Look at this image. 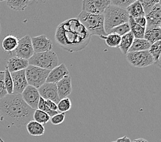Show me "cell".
<instances>
[{
  "instance_id": "obj_36",
  "label": "cell",
  "mask_w": 161,
  "mask_h": 142,
  "mask_svg": "<svg viewBox=\"0 0 161 142\" xmlns=\"http://www.w3.org/2000/svg\"><path fill=\"white\" fill-rule=\"evenodd\" d=\"M45 105L49 110L53 111H58V108H57V104L54 102L49 101V100H45Z\"/></svg>"
},
{
  "instance_id": "obj_31",
  "label": "cell",
  "mask_w": 161,
  "mask_h": 142,
  "mask_svg": "<svg viewBox=\"0 0 161 142\" xmlns=\"http://www.w3.org/2000/svg\"><path fill=\"white\" fill-rule=\"evenodd\" d=\"M130 32V28L128 23H125V24H121L120 25H118L117 27H114L112 29L110 30L108 34H116L117 35L122 36L125 35V34H127Z\"/></svg>"
},
{
  "instance_id": "obj_41",
  "label": "cell",
  "mask_w": 161,
  "mask_h": 142,
  "mask_svg": "<svg viewBox=\"0 0 161 142\" xmlns=\"http://www.w3.org/2000/svg\"><path fill=\"white\" fill-rule=\"evenodd\" d=\"M3 1H6V0H0V2H3Z\"/></svg>"
},
{
  "instance_id": "obj_26",
  "label": "cell",
  "mask_w": 161,
  "mask_h": 142,
  "mask_svg": "<svg viewBox=\"0 0 161 142\" xmlns=\"http://www.w3.org/2000/svg\"><path fill=\"white\" fill-rule=\"evenodd\" d=\"M6 4L10 9L15 11H23L28 6L32 0H6Z\"/></svg>"
},
{
  "instance_id": "obj_13",
  "label": "cell",
  "mask_w": 161,
  "mask_h": 142,
  "mask_svg": "<svg viewBox=\"0 0 161 142\" xmlns=\"http://www.w3.org/2000/svg\"><path fill=\"white\" fill-rule=\"evenodd\" d=\"M10 75L13 82V94H21L25 88L28 86L25 70L11 72Z\"/></svg>"
},
{
  "instance_id": "obj_25",
  "label": "cell",
  "mask_w": 161,
  "mask_h": 142,
  "mask_svg": "<svg viewBox=\"0 0 161 142\" xmlns=\"http://www.w3.org/2000/svg\"><path fill=\"white\" fill-rule=\"evenodd\" d=\"M161 42L160 40L151 45L150 47L148 49V51L152 56L154 61V64L156 66L160 67V50H161Z\"/></svg>"
},
{
  "instance_id": "obj_11",
  "label": "cell",
  "mask_w": 161,
  "mask_h": 142,
  "mask_svg": "<svg viewBox=\"0 0 161 142\" xmlns=\"http://www.w3.org/2000/svg\"><path fill=\"white\" fill-rule=\"evenodd\" d=\"M147 25L145 29L155 28H160L161 26V8L160 3L156 4L149 12L145 14Z\"/></svg>"
},
{
  "instance_id": "obj_6",
  "label": "cell",
  "mask_w": 161,
  "mask_h": 142,
  "mask_svg": "<svg viewBox=\"0 0 161 142\" xmlns=\"http://www.w3.org/2000/svg\"><path fill=\"white\" fill-rule=\"evenodd\" d=\"M49 71H50L29 65L25 69V76L28 85L39 89L46 82Z\"/></svg>"
},
{
  "instance_id": "obj_8",
  "label": "cell",
  "mask_w": 161,
  "mask_h": 142,
  "mask_svg": "<svg viewBox=\"0 0 161 142\" xmlns=\"http://www.w3.org/2000/svg\"><path fill=\"white\" fill-rule=\"evenodd\" d=\"M14 51L17 57L28 60L34 54L30 35H26L19 40L18 45Z\"/></svg>"
},
{
  "instance_id": "obj_16",
  "label": "cell",
  "mask_w": 161,
  "mask_h": 142,
  "mask_svg": "<svg viewBox=\"0 0 161 142\" xmlns=\"http://www.w3.org/2000/svg\"><path fill=\"white\" fill-rule=\"evenodd\" d=\"M56 86L60 100L68 97L72 92L71 76L69 75L65 76L56 83Z\"/></svg>"
},
{
  "instance_id": "obj_32",
  "label": "cell",
  "mask_w": 161,
  "mask_h": 142,
  "mask_svg": "<svg viewBox=\"0 0 161 142\" xmlns=\"http://www.w3.org/2000/svg\"><path fill=\"white\" fill-rule=\"evenodd\" d=\"M143 8L144 12L146 14L153 7L160 3V0H139Z\"/></svg>"
},
{
  "instance_id": "obj_7",
  "label": "cell",
  "mask_w": 161,
  "mask_h": 142,
  "mask_svg": "<svg viewBox=\"0 0 161 142\" xmlns=\"http://www.w3.org/2000/svg\"><path fill=\"white\" fill-rule=\"evenodd\" d=\"M126 55L128 62L134 67L145 68L154 64V59L148 50L143 51L128 52Z\"/></svg>"
},
{
  "instance_id": "obj_12",
  "label": "cell",
  "mask_w": 161,
  "mask_h": 142,
  "mask_svg": "<svg viewBox=\"0 0 161 142\" xmlns=\"http://www.w3.org/2000/svg\"><path fill=\"white\" fill-rule=\"evenodd\" d=\"M39 92L41 97L45 100H49L56 103V104L60 101L58 90H57L56 83H45L39 89Z\"/></svg>"
},
{
  "instance_id": "obj_43",
  "label": "cell",
  "mask_w": 161,
  "mask_h": 142,
  "mask_svg": "<svg viewBox=\"0 0 161 142\" xmlns=\"http://www.w3.org/2000/svg\"><path fill=\"white\" fill-rule=\"evenodd\" d=\"M36 1H39V0H36Z\"/></svg>"
},
{
  "instance_id": "obj_29",
  "label": "cell",
  "mask_w": 161,
  "mask_h": 142,
  "mask_svg": "<svg viewBox=\"0 0 161 142\" xmlns=\"http://www.w3.org/2000/svg\"><path fill=\"white\" fill-rule=\"evenodd\" d=\"M72 107L71 100L68 97L60 99L57 103V108L59 113H66L69 111Z\"/></svg>"
},
{
  "instance_id": "obj_27",
  "label": "cell",
  "mask_w": 161,
  "mask_h": 142,
  "mask_svg": "<svg viewBox=\"0 0 161 142\" xmlns=\"http://www.w3.org/2000/svg\"><path fill=\"white\" fill-rule=\"evenodd\" d=\"M107 46L111 48H117L121 42V36L116 34L110 33L103 38Z\"/></svg>"
},
{
  "instance_id": "obj_14",
  "label": "cell",
  "mask_w": 161,
  "mask_h": 142,
  "mask_svg": "<svg viewBox=\"0 0 161 142\" xmlns=\"http://www.w3.org/2000/svg\"><path fill=\"white\" fill-rule=\"evenodd\" d=\"M34 53L52 51L53 45L52 41L45 35H41L31 38Z\"/></svg>"
},
{
  "instance_id": "obj_9",
  "label": "cell",
  "mask_w": 161,
  "mask_h": 142,
  "mask_svg": "<svg viewBox=\"0 0 161 142\" xmlns=\"http://www.w3.org/2000/svg\"><path fill=\"white\" fill-rule=\"evenodd\" d=\"M110 5V0H83L82 10L91 14H103Z\"/></svg>"
},
{
  "instance_id": "obj_30",
  "label": "cell",
  "mask_w": 161,
  "mask_h": 142,
  "mask_svg": "<svg viewBox=\"0 0 161 142\" xmlns=\"http://www.w3.org/2000/svg\"><path fill=\"white\" fill-rule=\"evenodd\" d=\"M4 83L6 90L7 91L8 94H13V82L11 76L10 72L8 70V68H5L4 71Z\"/></svg>"
},
{
  "instance_id": "obj_35",
  "label": "cell",
  "mask_w": 161,
  "mask_h": 142,
  "mask_svg": "<svg viewBox=\"0 0 161 142\" xmlns=\"http://www.w3.org/2000/svg\"><path fill=\"white\" fill-rule=\"evenodd\" d=\"M64 118L65 114L64 113H58L51 117L49 121H50L52 122V124L53 125H59L60 124H62L64 122Z\"/></svg>"
},
{
  "instance_id": "obj_3",
  "label": "cell",
  "mask_w": 161,
  "mask_h": 142,
  "mask_svg": "<svg viewBox=\"0 0 161 142\" xmlns=\"http://www.w3.org/2000/svg\"><path fill=\"white\" fill-rule=\"evenodd\" d=\"M77 18L92 36H97L103 39L107 34L104 29V20L103 14H91L82 11Z\"/></svg>"
},
{
  "instance_id": "obj_15",
  "label": "cell",
  "mask_w": 161,
  "mask_h": 142,
  "mask_svg": "<svg viewBox=\"0 0 161 142\" xmlns=\"http://www.w3.org/2000/svg\"><path fill=\"white\" fill-rule=\"evenodd\" d=\"M68 75H69V71L67 69L66 65L61 64L49 71L45 83H57L59 81Z\"/></svg>"
},
{
  "instance_id": "obj_37",
  "label": "cell",
  "mask_w": 161,
  "mask_h": 142,
  "mask_svg": "<svg viewBox=\"0 0 161 142\" xmlns=\"http://www.w3.org/2000/svg\"><path fill=\"white\" fill-rule=\"evenodd\" d=\"M134 20L135 21V22L137 24H139L141 27H143V28H146L147 21H146V18H145V16L135 18H134Z\"/></svg>"
},
{
  "instance_id": "obj_21",
  "label": "cell",
  "mask_w": 161,
  "mask_h": 142,
  "mask_svg": "<svg viewBox=\"0 0 161 142\" xmlns=\"http://www.w3.org/2000/svg\"><path fill=\"white\" fill-rule=\"evenodd\" d=\"M19 39L13 35L6 36L2 41V46L5 51L11 53L15 51L18 45Z\"/></svg>"
},
{
  "instance_id": "obj_22",
  "label": "cell",
  "mask_w": 161,
  "mask_h": 142,
  "mask_svg": "<svg viewBox=\"0 0 161 142\" xmlns=\"http://www.w3.org/2000/svg\"><path fill=\"white\" fill-rule=\"evenodd\" d=\"M151 44L145 38H135L128 52L147 51L150 47Z\"/></svg>"
},
{
  "instance_id": "obj_17",
  "label": "cell",
  "mask_w": 161,
  "mask_h": 142,
  "mask_svg": "<svg viewBox=\"0 0 161 142\" xmlns=\"http://www.w3.org/2000/svg\"><path fill=\"white\" fill-rule=\"evenodd\" d=\"M28 66L29 62L28 60H25L15 56L11 57L8 60L6 66L11 73V72L25 70Z\"/></svg>"
},
{
  "instance_id": "obj_42",
  "label": "cell",
  "mask_w": 161,
  "mask_h": 142,
  "mask_svg": "<svg viewBox=\"0 0 161 142\" xmlns=\"http://www.w3.org/2000/svg\"><path fill=\"white\" fill-rule=\"evenodd\" d=\"M112 142H116V141H112Z\"/></svg>"
},
{
  "instance_id": "obj_4",
  "label": "cell",
  "mask_w": 161,
  "mask_h": 142,
  "mask_svg": "<svg viewBox=\"0 0 161 142\" xmlns=\"http://www.w3.org/2000/svg\"><path fill=\"white\" fill-rule=\"evenodd\" d=\"M104 29L108 34L114 27L128 23L129 14L125 9L110 5L103 13Z\"/></svg>"
},
{
  "instance_id": "obj_33",
  "label": "cell",
  "mask_w": 161,
  "mask_h": 142,
  "mask_svg": "<svg viewBox=\"0 0 161 142\" xmlns=\"http://www.w3.org/2000/svg\"><path fill=\"white\" fill-rule=\"evenodd\" d=\"M136 1V0H110V3L111 5L126 9V8Z\"/></svg>"
},
{
  "instance_id": "obj_19",
  "label": "cell",
  "mask_w": 161,
  "mask_h": 142,
  "mask_svg": "<svg viewBox=\"0 0 161 142\" xmlns=\"http://www.w3.org/2000/svg\"><path fill=\"white\" fill-rule=\"evenodd\" d=\"M125 10L128 12L129 16L132 17L134 18L145 16L143 8L139 0H136V2L130 4L128 7L126 8Z\"/></svg>"
},
{
  "instance_id": "obj_2",
  "label": "cell",
  "mask_w": 161,
  "mask_h": 142,
  "mask_svg": "<svg viewBox=\"0 0 161 142\" xmlns=\"http://www.w3.org/2000/svg\"><path fill=\"white\" fill-rule=\"evenodd\" d=\"M34 109L26 104L21 94H7L0 99V119L20 127L33 120Z\"/></svg>"
},
{
  "instance_id": "obj_28",
  "label": "cell",
  "mask_w": 161,
  "mask_h": 142,
  "mask_svg": "<svg viewBox=\"0 0 161 142\" xmlns=\"http://www.w3.org/2000/svg\"><path fill=\"white\" fill-rule=\"evenodd\" d=\"M33 119L34 121L43 125L47 123L49 121L50 116L47 113H45V111L37 109L34 110V112L33 113Z\"/></svg>"
},
{
  "instance_id": "obj_20",
  "label": "cell",
  "mask_w": 161,
  "mask_h": 142,
  "mask_svg": "<svg viewBox=\"0 0 161 142\" xmlns=\"http://www.w3.org/2000/svg\"><path fill=\"white\" fill-rule=\"evenodd\" d=\"M134 39H135V37H134L131 32L121 36V42L119 46V48L120 49L123 54L126 55L128 53L129 49L132 45Z\"/></svg>"
},
{
  "instance_id": "obj_39",
  "label": "cell",
  "mask_w": 161,
  "mask_h": 142,
  "mask_svg": "<svg viewBox=\"0 0 161 142\" xmlns=\"http://www.w3.org/2000/svg\"><path fill=\"white\" fill-rule=\"evenodd\" d=\"M132 142H148V141H147L145 139H143V138H139V139H135Z\"/></svg>"
},
{
  "instance_id": "obj_24",
  "label": "cell",
  "mask_w": 161,
  "mask_h": 142,
  "mask_svg": "<svg viewBox=\"0 0 161 142\" xmlns=\"http://www.w3.org/2000/svg\"><path fill=\"white\" fill-rule=\"evenodd\" d=\"M128 24L130 25V32L133 34L135 38H144V34L145 32V28L137 24L134 20V18L130 17H129Z\"/></svg>"
},
{
  "instance_id": "obj_40",
  "label": "cell",
  "mask_w": 161,
  "mask_h": 142,
  "mask_svg": "<svg viewBox=\"0 0 161 142\" xmlns=\"http://www.w3.org/2000/svg\"><path fill=\"white\" fill-rule=\"evenodd\" d=\"M0 142H4V141H3V140L2 139L1 137H0Z\"/></svg>"
},
{
  "instance_id": "obj_34",
  "label": "cell",
  "mask_w": 161,
  "mask_h": 142,
  "mask_svg": "<svg viewBox=\"0 0 161 142\" xmlns=\"http://www.w3.org/2000/svg\"><path fill=\"white\" fill-rule=\"evenodd\" d=\"M8 94L4 83V71H0V99Z\"/></svg>"
},
{
  "instance_id": "obj_18",
  "label": "cell",
  "mask_w": 161,
  "mask_h": 142,
  "mask_svg": "<svg viewBox=\"0 0 161 142\" xmlns=\"http://www.w3.org/2000/svg\"><path fill=\"white\" fill-rule=\"evenodd\" d=\"M26 129L30 135L39 137L43 135L45 133V127L43 124L34 120L30 121L26 124Z\"/></svg>"
},
{
  "instance_id": "obj_5",
  "label": "cell",
  "mask_w": 161,
  "mask_h": 142,
  "mask_svg": "<svg viewBox=\"0 0 161 142\" xmlns=\"http://www.w3.org/2000/svg\"><path fill=\"white\" fill-rule=\"evenodd\" d=\"M28 62L29 65L51 71L58 66V58L54 51H49L34 53L28 60Z\"/></svg>"
},
{
  "instance_id": "obj_23",
  "label": "cell",
  "mask_w": 161,
  "mask_h": 142,
  "mask_svg": "<svg viewBox=\"0 0 161 142\" xmlns=\"http://www.w3.org/2000/svg\"><path fill=\"white\" fill-rule=\"evenodd\" d=\"M144 38L149 43L152 45L161 39V29L160 28H155L149 29H145Z\"/></svg>"
},
{
  "instance_id": "obj_38",
  "label": "cell",
  "mask_w": 161,
  "mask_h": 142,
  "mask_svg": "<svg viewBox=\"0 0 161 142\" xmlns=\"http://www.w3.org/2000/svg\"><path fill=\"white\" fill-rule=\"evenodd\" d=\"M116 142H132V141H130V139L128 137L124 136V137H122L121 138H119Z\"/></svg>"
},
{
  "instance_id": "obj_10",
  "label": "cell",
  "mask_w": 161,
  "mask_h": 142,
  "mask_svg": "<svg viewBox=\"0 0 161 142\" xmlns=\"http://www.w3.org/2000/svg\"><path fill=\"white\" fill-rule=\"evenodd\" d=\"M21 95L27 105L34 110L37 109L38 103L41 97L37 88L28 85Z\"/></svg>"
},
{
  "instance_id": "obj_1",
  "label": "cell",
  "mask_w": 161,
  "mask_h": 142,
  "mask_svg": "<svg viewBox=\"0 0 161 142\" xmlns=\"http://www.w3.org/2000/svg\"><path fill=\"white\" fill-rule=\"evenodd\" d=\"M91 36L77 18H69L57 27L55 40L60 47L68 52H78L85 49Z\"/></svg>"
}]
</instances>
